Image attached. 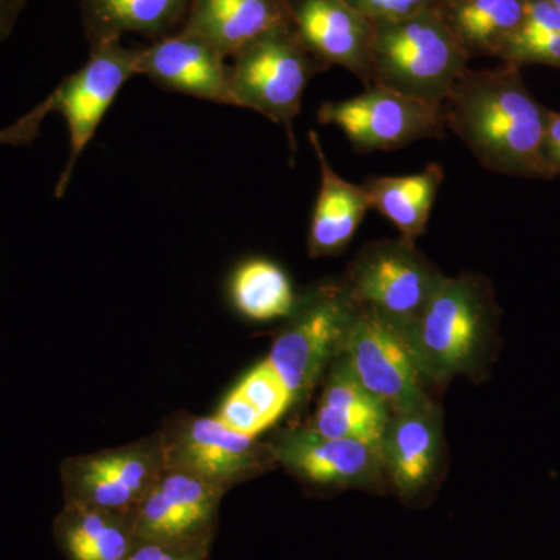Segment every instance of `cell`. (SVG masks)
<instances>
[{
    "instance_id": "obj_1",
    "label": "cell",
    "mask_w": 560,
    "mask_h": 560,
    "mask_svg": "<svg viewBox=\"0 0 560 560\" xmlns=\"http://www.w3.org/2000/svg\"><path fill=\"white\" fill-rule=\"evenodd\" d=\"M522 69L470 70L442 103L445 128L485 171L518 178L551 179L544 142L548 113L530 94Z\"/></svg>"
},
{
    "instance_id": "obj_2",
    "label": "cell",
    "mask_w": 560,
    "mask_h": 560,
    "mask_svg": "<svg viewBox=\"0 0 560 560\" xmlns=\"http://www.w3.org/2000/svg\"><path fill=\"white\" fill-rule=\"evenodd\" d=\"M372 25L371 86L442 106L470 61L442 7Z\"/></svg>"
},
{
    "instance_id": "obj_3",
    "label": "cell",
    "mask_w": 560,
    "mask_h": 560,
    "mask_svg": "<svg viewBox=\"0 0 560 560\" xmlns=\"http://www.w3.org/2000/svg\"><path fill=\"white\" fill-rule=\"evenodd\" d=\"M359 311L346 282L320 283L298 298L267 357L293 404L311 394L327 364L340 355Z\"/></svg>"
},
{
    "instance_id": "obj_4",
    "label": "cell",
    "mask_w": 560,
    "mask_h": 560,
    "mask_svg": "<svg viewBox=\"0 0 560 560\" xmlns=\"http://www.w3.org/2000/svg\"><path fill=\"white\" fill-rule=\"evenodd\" d=\"M232 58L231 86L238 108L256 110L280 125L293 161V124L301 113L302 97L313 77L329 68L305 49L291 22L265 33Z\"/></svg>"
},
{
    "instance_id": "obj_5",
    "label": "cell",
    "mask_w": 560,
    "mask_h": 560,
    "mask_svg": "<svg viewBox=\"0 0 560 560\" xmlns=\"http://www.w3.org/2000/svg\"><path fill=\"white\" fill-rule=\"evenodd\" d=\"M492 316L480 279L445 276L411 335L427 377L445 381L469 371L488 340Z\"/></svg>"
},
{
    "instance_id": "obj_6",
    "label": "cell",
    "mask_w": 560,
    "mask_h": 560,
    "mask_svg": "<svg viewBox=\"0 0 560 560\" xmlns=\"http://www.w3.org/2000/svg\"><path fill=\"white\" fill-rule=\"evenodd\" d=\"M444 278L415 242L400 235L368 243L350 265L345 282L359 307L377 313L412 335Z\"/></svg>"
},
{
    "instance_id": "obj_7",
    "label": "cell",
    "mask_w": 560,
    "mask_h": 560,
    "mask_svg": "<svg viewBox=\"0 0 560 560\" xmlns=\"http://www.w3.org/2000/svg\"><path fill=\"white\" fill-rule=\"evenodd\" d=\"M318 121L340 128L359 153L400 150L447 135L442 106L375 84L355 97L323 103Z\"/></svg>"
},
{
    "instance_id": "obj_8",
    "label": "cell",
    "mask_w": 560,
    "mask_h": 560,
    "mask_svg": "<svg viewBox=\"0 0 560 560\" xmlns=\"http://www.w3.org/2000/svg\"><path fill=\"white\" fill-rule=\"evenodd\" d=\"M139 55L140 47H125L121 39L95 44L90 47L86 65L51 92L54 110L65 117L70 140L69 160L57 184V198L68 189L80 154L90 145L124 84L132 75H139Z\"/></svg>"
},
{
    "instance_id": "obj_9",
    "label": "cell",
    "mask_w": 560,
    "mask_h": 560,
    "mask_svg": "<svg viewBox=\"0 0 560 560\" xmlns=\"http://www.w3.org/2000/svg\"><path fill=\"white\" fill-rule=\"evenodd\" d=\"M342 355L361 385L390 412L425 399L427 374L410 331L377 313L360 307Z\"/></svg>"
},
{
    "instance_id": "obj_10",
    "label": "cell",
    "mask_w": 560,
    "mask_h": 560,
    "mask_svg": "<svg viewBox=\"0 0 560 560\" xmlns=\"http://www.w3.org/2000/svg\"><path fill=\"white\" fill-rule=\"evenodd\" d=\"M162 470L160 433L124 447L73 456L62 464L65 501L135 514Z\"/></svg>"
},
{
    "instance_id": "obj_11",
    "label": "cell",
    "mask_w": 560,
    "mask_h": 560,
    "mask_svg": "<svg viewBox=\"0 0 560 560\" xmlns=\"http://www.w3.org/2000/svg\"><path fill=\"white\" fill-rule=\"evenodd\" d=\"M160 434L164 467L190 471L224 490L260 474L268 460L257 438L235 433L215 416H179Z\"/></svg>"
},
{
    "instance_id": "obj_12",
    "label": "cell",
    "mask_w": 560,
    "mask_h": 560,
    "mask_svg": "<svg viewBox=\"0 0 560 560\" xmlns=\"http://www.w3.org/2000/svg\"><path fill=\"white\" fill-rule=\"evenodd\" d=\"M224 493L198 475L164 467L135 512L138 540L213 541Z\"/></svg>"
},
{
    "instance_id": "obj_13",
    "label": "cell",
    "mask_w": 560,
    "mask_h": 560,
    "mask_svg": "<svg viewBox=\"0 0 560 560\" xmlns=\"http://www.w3.org/2000/svg\"><path fill=\"white\" fill-rule=\"evenodd\" d=\"M290 22L316 60L348 69L370 88L374 25L346 0H289Z\"/></svg>"
},
{
    "instance_id": "obj_14",
    "label": "cell",
    "mask_w": 560,
    "mask_h": 560,
    "mask_svg": "<svg viewBox=\"0 0 560 560\" xmlns=\"http://www.w3.org/2000/svg\"><path fill=\"white\" fill-rule=\"evenodd\" d=\"M138 73L161 90L237 106L226 58L205 40L183 31L140 47Z\"/></svg>"
},
{
    "instance_id": "obj_15",
    "label": "cell",
    "mask_w": 560,
    "mask_h": 560,
    "mask_svg": "<svg viewBox=\"0 0 560 560\" xmlns=\"http://www.w3.org/2000/svg\"><path fill=\"white\" fill-rule=\"evenodd\" d=\"M272 458L293 474L320 486L368 485L383 470L382 448L368 442L320 434L313 429L282 434Z\"/></svg>"
},
{
    "instance_id": "obj_16",
    "label": "cell",
    "mask_w": 560,
    "mask_h": 560,
    "mask_svg": "<svg viewBox=\"0 0 560 560\" xmlns=\"http://www.w3.org/2000/svg\"><path fill=\"white\" fill-rule=\"evenodd\" d=\"M441 452V415L429 397L390 415L382 440L383 469L401 495H416L433 481Z\"/></svg>"
},
{
    "instance_id": "obj_17",
    "label": "cell",
    "mask_w": 560,
    "mask_h": 560,
    "mask_svg": "<svg viewBox=\"0 0 560 560\" xmlns=\"http://www.w3.org/2000/svg\"><path fill=\"white\" fill-rule=\"evenodd\" d=\"M287 24L289 0H191L183 32L232 58L265 33Z\"/></svg>"
},
{
    "instance_id": "obj_18",
    "label": "cell",
    "mask_w": 560,
    "mask_h": 560,
    "mask_svg": "<svg viewBox=\"0 0 560 560\" xmlns=\"http://www.w3.org/2000/svg\"><path fill=\"white\" fill-rule=\"evenodd\" d=\"M390 415L388 405L361 385L341 352L331 361L312 429L326 436L363 441L382 448Z\"/></svg>"
},
{
    "instance_id": "obj_19",
    "label": "cell",
    "mask_w": 560,
    "mask_h": 560,
    "mask_svg": "<svg viewBox=\"0 0 560 560\" xmlns=\"http://www.w3.org/2000/svg\"><path fill=\"white\" fill-rule=\"evenodd\" d=\"M308 140L320 171L318 197L308 232V256H338L345 253L353 235L370 212L371 200L363 184L350 183L331 168L318 132L308 131Z\"/></svg>"
},
{
    "instance_id": "obj_20",
    "label": "cell",
    "mask_w": 560,
    "mask_h": 560,
    "mask_svg": "<svg viewBox=\"0 0 560 560\" xmlns=\"http://www.w3.org/2000/svg\"><path fill=\"white\" fill-rule=\"evenodd\" d=\"M191 0H81V21L88 44L121 39L138 33L151 40L183 31Z\"/></svg>"
},
{
    "instance_id": "obj_21",
    "label": "cell",
    "mask_w": 560,
    "mask_h": 560,
    "mask_svg": "<svg viewBox=\"0 0 560 560\" xmlns=\"http://www.w3.org/2000/svg\"><path fill=\"white\" fill-rule=\"evenodd\" d=\"M55 536L68 560H124L138 545L135 514L65 501Z\"/></svg>"
},
{
    "instance_id": "obj_22",
    "label": "cell",
    "mask_w": 560,
    "mask_h": 560,
    "mask_svg": "<svg viewBox=\"0 0 560 560\" xmlns=\"http://www.w3.org/2000/svg\"><path fill=\"white\" fill-rule=\"evenodd\" d=\"M444 179V168L433 162L415 175L371 176L363 186L370 195L371 208L388 219L401 237L416 242L425 234Z\"/></svg>"
},
{
    "instance_id": "obj_23",
    "label": "cell",
    "mask_w": 560,
    "mask_h": 560,
    "mask_svg": "<svg viewBox=\"0 0 560 560\" xmlns=\"http://www.w3.org/2000/svg\"><path fill=\"white\" fill-rule=\"evenodd\" d=\"M441 7L470 58L495 57L504 40L521 27L526 0H455Z\"/></svg>"
},
{
    "instance_id": "obj_24",
    "label": "cell",
    "mask_w": 560,
    "mask_h": 560,
    "mask_svg": "<svg viewBox=\"0 0 560 560\" xmlns=\"http://www.w3.org/2000/svg\"><path fill=\"white\" fill-rule=\"evenodd\" d=\"M231 298L253 320L287 318L298 301L287 272L267 259L243 261L232 276Z\"/></svg>"
},
{
    "instance_id": "obj_25",
    "label": "cell",
    "mask_w": 560,
    "mask_h": 560,
    "mask_svg": "<svg viewBox=\"0 0 560 560\" xmlns=\"http://www.w3.org/2000/svg\"><path fill=\"white\" fill-rule=\"evenodd\" d=\"M235 388L259 411L268 427L278 422L293 405L290 390L267 360L254 366Z\"/></svg>"
},
{
    "instance_id": "obj_26",
    "label": "cell",
    "mask_w": 560,
    "mask_h": 560,
    "mask_svg": "<svg viewBox=\"0 0 560 560\" xmlns=\"http://www.w3.org/2000/svg\"><path fill=\"white\" fill-rule=\"evenodd\" d=\"M495 58L518 69L544 65L560 70V32L515 31L504 40Z\"/></svg>"
},
{
    "instance_id": "obj_27",
    "label": "cell",
    "mask_w": 560,
    "mask_h": 560,
    "mask_svg": "<svg viewBox=\"0 0 560 560\" xmlns=\"http://www.w3.org/2000/svg\"><path fill=\"white\" fill-rule=\"evenodd\" d=\"M215 418L224 427L243 434V436L257 438L261 431L268 429L267 422L261 418L259 411L242 396L237 388L228 394L226 399L220 405Z\"/></svg>"
},
{
    "instance_id": "obj_28",
    "label": "cell",
    "mask_w": 560,
    "mask_h": 560,
    "mask_svg": "<svg viewBox=\"0 0 560 560\" xmlns=\"http://www.w3.org/2000/svg\"><path fill=\"white\" fill-rule=\"evenodd\" d=\"M212 541H175L139 540L130 555L124 560H209Z\"/></svg>"
},
{
    "instance_id": "obj_29",
    "label": "cell",
    "mask_w": 560,
    "mask_h": 560,
    "mask_svg": "<svg viewBox=\"0 0 560 560\" xmlns=\"http://www.w3.org/2000/svg\"><path fill=\"white\" fill-rule=\"evenodd\" d=\"M372 24L405 20L420 11L441 5L440 0H346Z\"/></svg>"
},
{
    "instance_id": "obj_30",
    "label": "cell",
    "mask_w": 560,
    "mask_h": 560,
    "mask_svg": "<svg viewBox=\"0 0 560 560\" xmlns=\"http://www.w3.org/2000/svg\"><path fill=\"white\" fill-rule=\"evenodd\" d=\"M54 113V101L51 95L40 102L31 113L25 114L20 120L14 121L10 127L0 130V143L2 145L22 147L28 145L39 135L40 124L46 119L47 114Z\"/></svg>"
},
{
    "instance_id": "obj_31",
    "label": "cell",
    "mask_w": 560,
    "mask_h": 560,
    "mask_svg": "<svg viewBox=\"0 0 560 560\" xmlns=\"http://www.w3.org/2000/svg\"><path fill=\"white\" fill-rule=\"evenodd\" d=\"M25 5L27 0H0V43L9 38Z\"/></svg>"
},
{
    "instance_id": "obj_32",
    "label": "cell",
    "mask_w": 560,
    "mask_h": 560,
    "mask_svg": "<svg viewBox=\"0 0 560 560\" xmlns=\"http://www.w3.org/2000/svg\"><path fill=\"white\" fill-rule=\"evenodd\" d=\"M550 2L552 3V5L558 7V9L560 10V0H550Z\"/></svg>"
},
{
    "instance_id": "obj_33",
    "label": "cell",
    "mask_w": 560,
    "mask_h": 560,
    "mask_svg": "<svg viewBox=\"0 0 560 560\" xmlns=\"http://www.w3.org/2000/svg\"><path fill=\"white\" fill-rule=\"evenodd\" d=\"M451 2H455V0H442V5H444V3H451Z\"/></svg>"
},
{
    "instance_id": "obj_34",
    "label": "cell",
    "mask_w": 560,
    "mask_h": 560,
    "mask_svg": "<svg viewBox=\"0 0 560 560\" xmlns=\"http://www.w3.org/2000/svg\"><path fill=\"white\" fill-rule=\"evenodd\" d=\"M440 2H441V5H442V0H440Z\"/></svg>"
}]
</instances>
